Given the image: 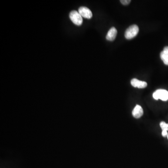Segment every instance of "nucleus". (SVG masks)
<instances>
[{
	"label": "nucleus",
	"instance_id": "7ed1b4c3",
	"mask_svg": "<svg viewBox=\"0 0 168 168\" xmlns=\"http://www.w3.org/2000/svg\"><path fill=\"white\" fill-rule=\"evenodd\" d=\"M153 97L156 100H161L167 101L168 100V91L164 89H159L155 91Z\"/></svg>",
	"mask_w": 168,
	"mask_h": 168
},
{
	"label": "nucleus",
	"instance_id": "39448f33",
	"mask_svg": "<svg viewBox=\"0 0 168 168\" xmlns=\"http://www.w3.org/2000/svg\"><path fill=\"white\" fill-rule=\"evenodd\" d=\"M131 84L134 87L138 88H145L147 86V83L145 81H141L136 79H133L131 81Z\"/></svg>",
	"mask_w": 168,
	"mask_h": 168
},
{
	"label": "nucleus",
	"instance_id": "1a4fd4ad",
	"mask_svg": "<svg viewBox=\"0 0 168 168\" xmlns=\"http://www.w3.org/2000/svg\"><path fill=\"white\" fill-rule=\"evenodd\" d=\"M160 127L161 128L162 131H168V124L162 121L160 124Z\"/></svg>",
	"mask_w": 168,
	"mask_h": 168
},
{
	"label": "nucleus",
	"instance_id": "0eeeda50",
	"mask_svg": "<svg viewBox=\"0 0 168 168\" xmlns=\"http://www.w3.org/2000/svg\"><path fill=\"white\" fill-rule=\"evenodd\" d=\"M117 34V30L116 28L112 27L109 30L106 35V39L110 41H113L116 39Z\"/></svg>",
	"mask_w": 168,
	"mask_h": 168
},
{
	"label": "nucleus",
	"instance_id": "9d476101",
	"mask_svg": "<svg viewBox=\"0 0 168 168\" xmlns=\"http://www.w3.org/2000/svg\"><path fill=\"white\" fill-rule=\"evenodd\" d=\"M121 2L124 5H127L130 3V0H121Z\"/></svg>",
	"mask_w": 168,
	"mask_h": 168
},
{
	"label": "nucleus",
	"instance_id": "9b49d317",
	"mask_svg": "<svg viewBox=\"0 0 168 168\" xmlns=\"http://www.w3.org/2000/svg\"><path fill=\"white\" fill-rule=\"evenodd\" d=\"M162 136H164V137H166V136H168V132H167V131H162Z\"/></svg>",
	"mask_w": 168,
	"mask_h": 168
},
{
	"label": "nucleus",
	"instance_id": "f257e3e1",
	"mask_svg": "<svg viewBox=\"0 0 168 168\" xmlns=\"http://www.w3.org/2000/svg\"><path fill=\"white\" fill-rule=\"evenodd\" d=\"M139 27L137 25L133 24L128 27L125 33V37L127 39H131L136 37L138 33Z\"/></svg>",
	"mask_w": 168,
	"mask_h": 168
},
{
	"label": "nucleus",
	"instance_id": "20e7f679",
	"mask_svg": "<svg viewBox=\"0 0 168 168\" xmlns=\"http://www.w3.org/2000/svg\"><path fill=\"white\" fill-rule=\"evenodd\" d=\"M79 13L81 16L85 18L91 19L93 16V14L89 9L87 7H80L79 9Z\"/></svg>",
	"mask_w": 168,
	"mask_h": 168
},
{
	"label": "nucleus",
	"instance_id": "f03ea898",
	"mask_svg": "<svg viewBox=\"0 0 168 168\" xmlns=\"http://www.w3.org/2000/svg\"><path fill=\"white\" fill-rule=\"evenodd\" d=\"M69 17L71 21L75 25L80 26L82 24V17L79 12L76 11H72L69 14Z\"/></svg>",
	"mask_w": 168,
	"mask_h": 168
},
{
	"label": "nucleus",
	"instance_id": "423d86ee",
	"mask_svg": "<svg viewBox=\"0 0 168 168\" xmlns=\"http://www.w3.org/2000/svg\"><path fill=\"white\" fill-rule=\"evenodd\" d=\"M143 114V109L142 108V106L138 105H137L136 106H135V108L132 111V115L133 116L137 119L141 117Z\"/></svg>",
	"mask_w": 168,
	"mask_h": 168
},
{
	"label": "nucleus",
	"instance_id": "f8f14e48",
	"mask_svg": "<svg viewBox=\"0 0 168 168\" xmlns=\"http://www.w3.org/2000/svg\"><path fill=\"white\" fill-rule=\"evenodd\" d=\"M167 137H168V136H167Z\"/></svg>",
	"mask_w": 168,
	"mask_h": 168
},
{
	"label": "nucleus",
	"instance_id": "6e6552de",
	"mask_svg": "<svg viewBox=\"0 0 168 168\" xmlns=\"http://www.w3.org/2000/svg\"><path fill=\"white\" fill-rule=\"evenodd\" d=\"M160 57L164 64L168 65V46H165L160 53Z\"/></svg>",
	"mask_w": 168,
	"mask_h": 168
}]
</instances>
